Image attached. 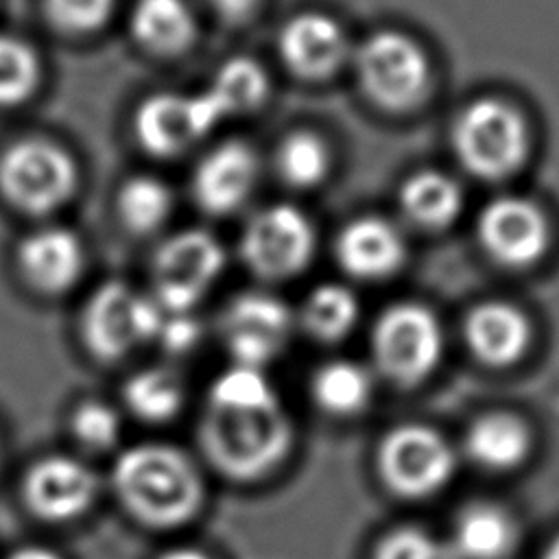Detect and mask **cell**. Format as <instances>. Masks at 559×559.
<instances>
[{
    "instance_id": "obj_2",
    "label": "cell",
    "mask_w": 559,
    "mask_h": 559,
    "mask_svg": "<svg viewBox=\"0 0 559 559\" xmlns=\"http://www.w3.org/2000/svg\"><path fill=\"white\" fill-rule=\"evenodd\" d=\"M197 439L216 472L234 480H253L288 454L293 424L280 400L251 406L207 404Z\"/></svg>"
},
{
    "instance_id": "obj_11",
    "label": "cell",
    "mask_w": 559,
    "mask_h": 559,
    "mask_svg": "<svg viewBox=\"0 0 559 559\" xmlns=\"http://www.w3.org/2000/svg\"><path fill=\"white\" fill-rule=\"evenodd\" d=\"M290 332L293 312L271 293H238L221 314V336L234 365L264 369L284 352Z\"/></svg>"
},
{
    "instance_id": "obj_3",
    "label": "cell",
    "mask_w": 559,
    "mask_h": 559,
    "mask_svg": "<svg viewBox=\"0 0 559 559\" xmlns=\"http://www.w3.org/2000/svg\"><path fill=\"white\" fill-rule=\"evenodd\" d=\"M79 186L72 155L46 138H22L0 155V192L26 214H48L66 205Z\"/></svg>"
},
{
    "instance_id": "obj_25",
    "label": "cell",
    "mask_w": 559,
    "mask_h": 559,
    "mask_svg": "<svg viewBox=\"0 0 559 559\" xmlns=\"http://www.w3.org/2000/svg\"><path fill=\"white\" fill-rule=\"evenodd\" d=\"M122 395L124 404L135 417L151 424H162L181 411L186 386L175 369L146 367L124 382Z\"/></svg>"
},
{
    "instance_id": "obj_28",
    "label": "cell",
    "mask_w": 559,
    "mask_h": 559,
    "mask_svg": "<svg viewBox=\"0 0 559 559\" xmlns=\"http://www.w3.org/2000/svg\"><path fill=\"white\" fill-rule=\"evenodd\" d=\"M312 395L332 415H354L369 402L371 378L358 362L332 360L314 373Z\"/></svg>"
},
{
    "instance_id": "obj_26",
    "label": "cell",
    "mask_w": 559,
    "mask_h": 559,
    "mask_svg": "<svg viewBox=\"0 0 559 559\" xmlns=\"http://www.w3.org/2000/svg\"><path fill=\"white\" fill-rule=\"evenodd\" d=\"M116 210L127 229L135 234H151L170 216L173 192L153 175H135L120 186Z\"/></svg>"
},
{
    "instance_id": "obj_29",
    "label": "cell",
    "mask_w": 559,
    "mask_h": 559,
    "mask_svg": "<svg viewBox=\"0 0 559 559\" xmlns=\"http://www.w3.org/2000/svg\"><path fill=\"white\" fill-rule=\"evenodd\" d=\"M275 168L284 183L293 188H312L328 175L330 151L319 135L310 131H293L277 146Z\"/></svg>"
},
{
    "instance_id": "obj_22",
    "label": "cell",
    "mask_w": 559,
    "mask_h": 559,
    "mask_svg": "<svg viewBox=\"0 0 559 559\" xmlns=\"http://www.w3.org/2000/svg\"><path fill=\"white\" fill-rule=\"evenodd\" d=\"M203 94L223 122L260 107L269 94V76L255 59L236 55L216 68Z\"/></svg>"
},
{
    "instance_id": "obj_17",
    "label": "cell",
    "mask_w": 559,
    "mask_h": 559,
    "mask_svg": "<svg viewBox=\"0 0 559 559\" xmlns=\"http://www.w3.org/2000/svg\"><path fill=\"white\" fill-rule=\"evenodd\" d=\"M85 264L81 238L61 225H48L28 234L17 247V266L24 280L41 293L70 288Z\"/></svg>"
},
{
    "instance_id": "obj_20",
    "label": "cell",
    "mask_w": 559,
    "mask_h": 559,
    "mask_svg": "<svg viewBox=\"0 0 559 559\" xmlns=\"http://www.w3.org/2000/svg\"><path fill=\"white\" fill-rule=\"evenodd\" d=\"M515 537L518 528L509 511L491 502H474L459 513L450 546L459 559H504Z\"/></svg>"
},
{
    "instance_id": "obj_21",
    "label": "cell",
    "mask_w": 559,
    "mask_h": 559,
    "mask_svg": "<svg viewBox=\"0 0 559 559\" xmlns=\"http://www.w3.org/2000/svg\"><path fill=\"white\" fill-rule=\"evenodd\" d=\"M129 24L133 37L157 55L181 52L197 33L194 15L183 0H135Z\"/></svg>"
},
{
    "instance_id": "obj_30",
    "label": "cell",
    "mask_w": 559,
    "mask_h": 559,
    "mask_svg": "<svg viewBox=\"0 0 559 559\" xmlns=\"http://www.w3.org/2000/svg\"><path fill=\"white\" fill-rule=\"evenodd\" d=\"M41 63L31 44L0 33V107L24 103L37 87Z\"/></svg>"
},
{
    "instance_id": "obj_31",
    "label": "cell",
    "mask_w": 559,
    "mask_h": 559,
    "mask_svg": "<svg viewBox=\"0 0 559 559\" xmlns=\"http://www.w3.org/2000/svg\"><path fill=\"white\" fill-rule=\"evenodd\" d=\"M277 400L264 369L231 365L210 386L207 404L218 406H251Z\"/></svg>"
},
{
    "instance_id": "obj_33",
    "label": "cell",
    "mask_w": 559,
    "mask_h": 559,
    "mask_svg": "<svg viewBox=\"0 0 559 559\" xmlns=\"http://www.w3.org/2000/svg\"><path fill=\"white\" fill-rule=\"evenodd\" d=\"M373 559H459L454 548L421 528H397L376 548Z\"/></svg>"
},
{
    "instance_id": "obj_37",
    "label": "cell",
    "mask_w": 559,
    "mask_h": 559,
    "mask_svg": "<svg viewBox=\"0 0 559 559\" xmlns=\"http://www.w3.org/2000/svg\"><path fill=\"white\" fill-rule=\"evenodd\" d=\"M9 559H59V557L52 550L41 546H24V548H17Z\"/></svg>"
},
{
    "instance_id": "obj_16",
    "label": "cell",
    "mask_w": 559,
    "mask_h": 559,
    "mask_svg": "<svg viewBox=\"0 0 559 559\" xmlns=\"http://www.w3.org/2000/svg\"><path fill=\"white\" fill-rule=\"evenodd\" d=\"M277 50L286 68L297 76L323 79L343 63L347 39L330 15L299 13L282 26Z\"/></svg>"
},
{
    "instance_id": "obj_12",
    "label": "cell",
    "mask_w": 559,
    "mask_h": 559,
    "mask_svg": "<svg viewBox=\"0 0 559 559\" xmlns=\"http://www.w3.org/2000/svg\"><path fill=\"white\" fill-rule=\"evenodd\" d=\"M221 118L203 90L155 92L144 98L133 116L138 142L157 157H173L203 140Z\"/></svg>"
},
{
    "instance_id": "obj_35",
    "label": "cell",
    "mask_w": 559,
    "mask_h": 559,
    "mask_svg": "<svg viewBox=\"0 0 559 559\" xmlns=\"http://www.w3.org/2000/svg\"><path fill=\"white\" fill-rule=\"evenodd\" d=\"M164 310V308H162ZM201 336V323L192 312H168L164 310L159 330H157V341L162 347L170 354H183L190 352Z\"/></svg>"
},
{
    "instance_id": "obj_15",
    "label": "cell",
    "mask_w": 559,
    "mask_h": 559,
    "mask_svg": "<svg viewBox=\"0 0 559 559\" xmlns=\"http://www.w3.org/2000/svg\"><path fill=\"white\" fill-rule=\"evenodd\" d=\"M22 496L26 507L41 520H74L94 502L96 476L72 456H44L26 472Z\"/></svg>"
},
{
    "instance_id": "obj_24",
    "label": "cell",
    "mask_w": 559,
    "mask_h": 559,
    "mask_svg": "<svg viewBox=\"0 0 559 559\" xmlns=\"http://www.w3.org/2000/svg\"><path fill=\"white\" fill-rule=\"evenodd\" d=\"M400 203L404 214L419 227L437 229L456 218L463 194L459 183L439 170H419L411 175L402 190Z\"/></svg>"
},
{
    "instance_id": "obj_4",
    "label": "cell",
    "mask_w": 559,
    "mask_h": 559,
    "mask_svg": "<svg viewBox=\"0 0 559 559\" xmlns=\"http://www.w3.org/2000/svg\"><path fill=\"white\" fill-rule=\"evenodd\" d=\"M526 124L498 98L469 103L454 120L452 146L465 170L480 179L511 175L526 155Z\"/></svg>"
},
{
    "instance_id": "obj_13",
    "label": "cell",
    "mask_w": 559,
    "mask_h": 559,
    "mask_svg": "<svg viewBox=\"0 0 559 559\" xmlns=\"http://www.w3.org/2000/svg\"><path fill=\"white\" fill-rule=\"evenodd\" d=\"M478 240L489 258L504 266L535 262L548 242V225L537 205L522 197H498L478 216Z\"/></svg>"
},
{
    "instance_id": "obj_10",
    "label": "cell",
    "mask_w": 559,
    "mask_h": 559,
    "mask_svg": "<svg viewBox=\"0 0 559 559\" xmlns=\"http://www.w3.org/2000/svg\"><path fill=\"white\" fill-rule=\"evenodd\" d=\"M380 476L386 487L404 498L437 493L454 472V454L439 432L421 424L391 430L378 452Z\"/></svg>"
},
{
    "instance_id": "obj_27",
    "label": "cell",
    "mask_w": 559,
    "mask_h": 559,
    "mask_svg": "<svg viewBox=\"0 0 559 559\" xmlns=\"http://www.w3.org/2000/svg\"><path fill=\"white\" fill-rule=\"evenodd\" d=\"M358 321V299L341 284L312 288L301 306L304 328L319 341L334 343L349 334Z\"/></svg>"
},
{
    "instance_id": "obj_32",
    "label": "cell",
    "mask_w": 559,
    "mask_h": 559,
    "mask_svg": "<svg viewBox=\"0 0 559 559\" xmlns=\"http://www.w3.org/2000/svg\"><path fill=\"white\" fill-rule=\"evenodd\" d=\"M72 432L76 441L90 450H107L116 443L120 419L116 411L98 400L81 402L72 413Z\"/></svg>"
},
{
    "instance_id": "obj_7",
    "label": "cell",
    "mask_w": 559,
    "mask_h": 559,
    "mask_svg": "<svg viewBox=\"0 0 559 559\" xmlns=\"http://www.w3.org/2000/svg\"><path fill=\"white\" fill-rule=\"evenodd\" d=\"M354 66L362 92L391 111L417 105L428 90V59L404 33L382 31L369 35L358 46Z\"/></svg>"
},
{
    "instance_id": "obj_39",
    "label": "cell",
    "mask_w": 559,
    "mask_h": 559,
    "mask_svg": "<svg viewBox=\"0 0 559 559\" xmlns=\"http://www.w3.org/2000/svg\"><path fill=\"white\" fill-rule=\"evenodd\" d=\"M544 559H559V537L548 546V550H546Z\"/></svg>"
},
{
    "instance_id": "obj_19",
    "label": "cell",
    "mask_w": 559,
    "mask_h": 559,
    "mask_svg": "<svg viewBox=\"0 0 559 559\" xmlns=\"http://www.w3.org/2000/svg\"><path fill=\"white\" fill-rule=\"evenodd\" d=\"M465 338L483 362L504 367L524 354L531 328L526 317L511 304L487 301L469 312L465 321Z\"/></svg>"
},
{
    "instance_id": "obj_23",
    "label": "cell",
    "mask_w": 559,
    "mask_h": 559,
    "mask_svg": "<svg viewBox=\"0 0 559 559\" xmlns=\"http://www.w3.org/2000/svg\"><path fill=\"white\" fill-rule=\"evenodd\" d=\"M465 445L472 461L480 467L507 472L526 459L531 435L522 419L507 413H491L469 428Z\"/></svg>"
},
{
    "instance_id": "obj_14",
    "label": "cell",
    "mask_w": 559,
    "mask_h": 559,
    "mask_svg": "<svg viewBox=\"0 0 559 559\" xmlns=\"http://www.w3.org/2000/svg\"><path fill=\"white\" fill-rule=\"evenodd\" d=\"M258 153L245 140L231 138L212 146L192 170V197L207 214L238 210L258 181Z\"/></svg>"
},
{
    "instance_id": "obj_6",
    "label": "cell",
    "mask_w": 559,
    "mask_h": 559,
    "mask_svg": "<svg viewBox=\"0 0 559 559\" xmlns=\"http://www.w3.org/2000/svg\"><path fill=\"white\" fill-rule=\"evenodd\" d=\"M225 269L223 242L190 227L168 236L151 262L153 299L168 312H192Z\"/></svg>"
},
{
    "instance_id": "obj_38",
    "label": "cell",
    "mask_w": 559,
    "mask_h": 559,
    "mask_svg": "<svg viewBox=\"0 0 559 559\" xmlns=\"http://www.w3.org/2000/svg\"><path fill=\"white\" fill-rule=\"evenodd\" d=\"M159 559H210V557L197 548H173L164 552Z\"/></svg>"
},
{
    "instance_id": "obj_1",
    "label": "cell",
    "mask_w": 559,
    "mask_h": 559,
    "mask_svg": "<svg viewBox=\"0 0 559 559\" xmlns=\"http://www.w3.org/2000/svg\"><path fill=\"white\" fill-rule=\"evenodd\" d=\"M122 507L151 528H173L197 515L203 480L194 463L166 443H140L124 450L111 472Z\"/></svg>"
},
{
    "instance_id": "obj_36",
    "label": "cell",
    "mask_w": 559,
    "mask_h": 559,
    "mask_svg": "<svg viewBox=\"0 0 559 559\" xmlns=\"http://www.w3.org/2000/svg\"><path fill=\"white\" fill-rule=\"evenodd\" d=\"M218 15L227 20H242L249 15L260 0H205Z\"/></svg>"
},
{
    "instance_id": "obj_34",
    "label": "cell",
    "mask_w": 559,
    "mask_h": 559,
    "mask_svg": "<svg viewBox=\"0 0 559 559\" xmlns=\"http://www.w3.org/2000/svg\"><path fill=\"white\" fill-rule=\"evenodd\" d=\"M116 0H44L48 20L68 33H90L100 28Z\"/></svg>"
},
{
    "instance_id": "obj_9",
    "label": "cell",
    "mask_w": 559,
    "mask_h": 559,
    "mask_svg": "<svg viewBox=\"0 0 559 559\" xmlns=\"http://www.w3.org/2000/svg\"><path fill=\"white\" fill-rule=\"evenodd\" d=\"M314 227L290 203L258 210L240 234V255L251 273L264 280H286L310 264Z\"/></svg>"
},
{
    "instance_id": "obj_5",
    "label": "cell",
    "mask_w": 559,
    "mask_h": 559,
    "mask_svg": "<svg viewBox=\"0 0 559 559\" xmlns=\"http://www.w3.org/2000/svg\"><path fill=\"white\" fill-rule=\"evenodd\" d=\"M164 310L122 280L100 284L81 314V336L100 360H118L138 345L157 336Z\"/></svg>"
},
{
    "instance_id": "obj_8",
    "label": "cell",
    "mask_w": 559,
    "mask_h": 559,
    "mask_svg": "<svg viewBox=\"0 0 559 559\" xmlns=\"http://www.w3.org/2000/svg\"><path fill=\"white\" fill-rule=\"evenodd\" d=\"M371 347L389 380L413 386L435 371L443 352V334L428 308L404 301L384 310L376 321Z\"/></svg>"
},
{
    "instance_id": "obj_18",
    "label": "cell",
    "mask_w": 559,
    "mask_h": 559,
    "mask_svg": "<svg viewBox=\"0 0 559 559\" xmlns=\"http://www.w3.org/2000/svg\"><path fill=\"white\" fill-rule=\"evenodd\" d=\"M400 229L380 216H360L343 227L336 238L338 264L358 280H384L404 260Z\"/></svg>"
}]
</instances>
